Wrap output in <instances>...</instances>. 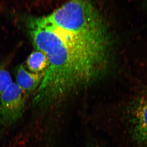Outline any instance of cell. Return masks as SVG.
I'll list each match as a JSON object with an SVG mask.
<instances>
[{"instance_id":"cell-2","label":"cell","mask_w":147,"mask_h":147,"mask_svg":"<svg viewBox=\"0 0 147 147\" xmlns=\"http://www.w3.org/2000/svg\"><path fill=\"white\" fill-rule=\"evenodd\" d=\"M45 17L53 25L70 32L98 42L113 41L101 13L88 1L68 2Z\"/></svg>"},{"instance_id":"cell-4","label":"cell","mask_w":147,"mask_h":147,"mask_svg":"<svg viewBox=\"0 0 147 147\" xmlns=\"http://www.w3.org/2000/svg\"><path fill=\"white\" fill-rule=\"evenodd\" d=\"M128 117L134 140L141 144L147 145V93L133 101Z\"/></svg>"},{"instance_id":"cell-7","label":"cell","mask_w":147,"mask_h":147,"mask_svg":"<svg viewBox=\"0 0 147 147\" xmlns=\"http://www.w3.org/2000/svg\"><path fill=\"white\" fill-rule=\"evenodd\" d=\"M12 83L10 74L3 67L0 66V96Z\"/></svg>"},{"instance_id":"cell-1","label":"cell","mask_w":147,"mask_h":147,"mask_svg":"<svg viewBox=\"0 0 147 147\" xmlns=\"http://www.w3.org/2000/svg\"><path fill=\"white\" fill-rule=\"evenodd\" d=\"M34 46L47 56L48 66L34 102L49 106L97 79L108 63L93 51L59 36L42 17L27 18Z\"/></svg>"},{"instance_id":"cell-3","label":"cell","mask_w":147,"mask_h":147,"mask_svg":"<svg viewBox=\"0 0 147 147\" xmlns=\"http://www.w3.org/2000/svg\"><path fill=\"white\" fill-rule=\"evenodd\" d=\"M28 94L13 83L0 96V122L9 126L22 117Z\"/></svg>"},{"instance_id":"cell-6","label":"cell","mask_w":147,"mask_h":147,"mask_svg":"<svg viewBox=\"0 0 147 147\" xmlns=\"http://www.w3.org/2000/svg\"><path fill=\"white\" fill-rule=\"evenodd\" d=\"M29 71L35 73L45 72L48 66L47 56L41 51L36 50L28 56L26 61Z\"/></svg>"},{"instance_id":"cell-9","label":"cell","mask_w":147,"mask_h":147,"mask_svg":"<svg viewBox=\"0 0 147 147\" xmlns=\"http://www.w3.org/2000/svg\"><path fill=\"white\" fill-rule=\"evenodd\" d=\"M93 147H103L100 146H94Z\"/></svg>"},{"instance_id":"cell-8","label":"cell","mask_w":147,"mask_h":147,"mask_svg":"<svg viewBox=\"0 0 147 147\" xmlns=\"http://www.w3.org/2000/svg\"><path fill=\"white\" fill-rule=\"evenodd\" d=\"M143 6L145 10H146L147 11V1L144 2L143 3Z\"/></svg>"},{"instance_id":"cell-5","label":"cell","mask_w":147,"mask_h":147,"mask_svg":"<svg viewBox=\"0 0 147 147\" xmlns=\"http://www.w3.org/2000/svg\"><path fill=\"white\" fill-rule=\"evenodd\" d=\"M45 75V72L35 73L28 71L20 65L16 69V84L27 94L38 88Z\"/></svg>"}]
</instances>
